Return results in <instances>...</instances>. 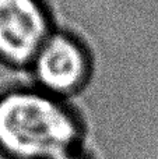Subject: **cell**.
I'll use <instances>...</instances> for the list:
<instances>
[{
	"label": "cell",
	"mask_w": 158,
	"mask_h": 159,
	"mask_svg": "<svg viewBox=\"0 0 158 159\" xmlns=\"http://www.w3.org/2000/svg\"><path fill=\"white\" fill-rule=\"evenodd\" d=\"M94 70V52L86 38L60 25L50 34L28 67L32 84L66 101L86 89Z\"/></svg>",
	"instance_id": "2"
},
{
	"label": "cell",
	"mask_w": 158,
	"mask_h": 159,
	"mask_svg": "<svg viewBox=\"0 0 158 159\" xmlns=\"http://www.w3.org/2000/svg\"><path fill=\"white\" fill-rule=\"evenodd\" d=\"M58 27L50 0H0V64L28 70Z\"/></svg>",
	"instance_id": "3"
},
{
	"label": "cell",
	"mask_w": 158,
	"mask_h": 159,
	"mask_svg": "<svg viewBox=\"0 0 158 159\" xmlns=\"http://www.w3.org/2000/svg\"><path fill=\"white\" fill-rule=\"evenodd\" d=\"M83 121L66 99L35 84L0 92V155L7 159H48L80 147Z\"/></svg>",
	"instance_id": "1"
},
{
	"label": "cell",
	"mask_w": 158,
	"mask_h": 159,
	"mask_svg": "<svg viewBox=\"0 0 158 159\" xmlns=\"http://www.w3.org/2000/svg\"><path fill=\"white\" fill-rule=\"evenodd\" d=\"M48 159H92V158H90L88 154H86L80 147H74L72 149H66L63 152H59V154L53 155V157Z\"/></svg>",
	"instance_id": "4"
}]
</instances>
